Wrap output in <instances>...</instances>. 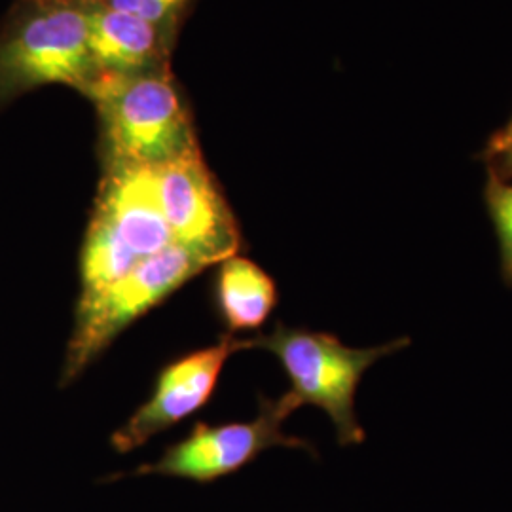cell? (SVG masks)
<instances>
[{"mask_svg":"<svg viewBox=\"0 0 512 512\" xmlns=\"http://www.w3.org/2000/svg\"><path fill=\"white\" fill-rule=\"evenodd\" d=\"M410 342L397 338L378 348H348L327 332L291 329L281 323L272 332L241 338V349H262L275 355L285 368L294 401L323 408L334 423L340 444L365 440L355 416V393L366 370Z\"/></svg>","mask_w":512,"mask_h":512,"instance_id":"cell-4","label":"cell"},{"mask_svg":"<svg viewBox=\"0 0 512 512\" xmlns=\"http://www.w3.org/2000/svg\"><path fill=\"white\" fill-rule=\"evenodd\" d=\"M152 173L158 203L175 243L209 264H220L238 255V220L205 164L202 150L156 167Z\"/></svg>","mask_w":512,"mask_h":512,"instance_id":"cell-7","label":"cell"},{"mask_svg":"<svg viewBox=\"0 0 512 512\" xmlns=\"http://www.w3.org/2000/svg\"><path fill=\"white\" fill-rule=\"evenodd\" d=\"M86 2L93 6L109 8L114 12L147 19L150 23L177 35L179 25L192 0H86Z\"/></svg>","mask_w":512,"mask_h":512,"instance_id":"cell-11","label":"cell"},{"mask_svg":"<svg viewBox=\"0 0 512 512\" xmlns=\"http://www.w3.org/2000/svg\"><path fill=\"white\" fill-rule=\"evenodd\" d=\"M298 408L300 404L289 391L279 399L260 397L255 420L222 425L198 423L186 439L167 448L158 461L141 465L135 475L177 476L211 482L236 473L274 446L310 448L304 440L281 431L285 420Z\"/></svg>","mask_w":512,"mask_h":512,"instance_id":"cell-6","label":"cell"},{"mask_svg":"<svg viewBox=\"0 0 512 512\" xmlns=\"http://www.w3.org/2000/svg\"><path fill=\"white\" fill-rule=\"evenodd\" d=\"M213 291L219 317L232 336L262 327L277 304L274 279L239 255L220 262Z\"/></svg>","mask_w":512,"mask_h":512,"instance_id":"cell-10","label":"cell"},{"mask_svg":"<svg viewBox=\"0 0 512 512\" xmlns=\"http://www.w3.org/2000/svg\"><path fill=\"white\" fill-rule=\"evenodd\" d=\"M171 243L152 169H103L80 255V296L103 291Z\"/></svg>","mask_w":512,"mask_h":512,"instance_id":"cell-3","label":"cell"},{"mask_svg":"<svg viewBox=\"0 0 512 512\" xmlns=\"http://www.w3.org/2000/svg\"><path fill=\"white\" fill-rule=\"evenodd\" d=\"M97 80L84 0H18L0 31V105L48 84L86 95Z\"/></svg>","mask_w":512,"mask_h":512,"instance_id":"cell-2","label":"cell"},{"mask_svg":"<svg viewBox=\"0 0 512 512\" xmlns=\"http://www.w3.org/2000/svg\"><path fill=\"white\" fill-rule=\"evenodd\" d=\"M238 351H243L241 338L228 334L215 346L198 349L165 366L147 403L112 435V448L122 454L137 450L198 412L209 403L226 361Z\"/></svg>","mask_w":512,"mask_h":512,"instance_id":"cell-8","label":"cell"},{"mask_svg":"<svg viewBox=\"0 0 512 512\" xmlns=\"http://www.w3.org/2000/svg\"><path fill=\"white\" fill-rule=\"evenodd\" d=\"M495 152L503 156L509 164H512V122L509 128L505 129L497 139H495Z\"/></svg>","mask_w":512,"mask_h":512,"instance_id":"cell-13","label":"cell"},{"mask_svg":"<svg viewBox=\"0 0 512 512\" xmlns=\"http://www.w3.org/2000/svg\"><path fill=\"white\" fill-rule=\"evenodd\" d=\"M86 6L88 44L97 78H120L171 69L169 59L177 35L147 19L93 6L88 2Z\"/></svg>","mask_w":512,"mask_h":512,"instance_id":"cell-9","label":"cell"},{"mask_svg":"<svg viewBox=\"0 0 512 512\" xmlns=\"http://www.w3.org/2000/svg\"><path fill=\"white\" fill-rule=\"evenodd\" d=\"M209 266L205 258L173 241L103 291L80 296L61 382H74L129 325Z\"/></svg>","mask_w":512,"mask_h":512,"instance_id":"cell-5","label":"cell"},{"mask_svg":"<svg viewBox=\"0 0 512 512\" xmlns=\"http://www.w3.org/2000/svg\"><path fill=\"white\" fill-rule=\"evenodd\" d=\"M86 97L97 110L103 169H156L200 150L192 114L171 69L103 76Z\"/></svg>","mask_w":512,"mask_h":512,"instance_id":"cell-1","label":"cell"},{"mask_svg":"<svg viewBox=\"0 0 512 512\" xmlns=\"http://www.w3.org/2000/svg\"><path fill=\"white\" fill-rule=\"evenodd\" d=\"M490 213L501 245L503 274L512 283V183H494L488 194Z\"/></svg>","mask_w":512,"mask_h":512,"instance_id":"cell-12","label":"cell"}]
</instances>
